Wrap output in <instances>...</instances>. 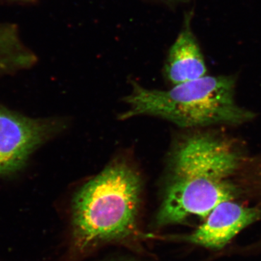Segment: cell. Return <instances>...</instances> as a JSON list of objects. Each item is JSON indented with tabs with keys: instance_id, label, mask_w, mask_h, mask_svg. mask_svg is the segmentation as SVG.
I'll use <instances>...</instances> for the list:
<instances>
[{
	"instance_id": "obj_8",
	"label": "cell",
	"mask_w": 261,
	"mask_h": 261,
	"mask_svg": "<svg viewBox=\"0 0 261 261\" xmlns=\"http://www.w3.org/2000/svg\"><path fill=\"white\" fill-rule=\"evenodd\" d=\"M160 3L168 5V6H176L180 3H186L188 0H156Z\"/></svg>"
},
{
	"instance_id": "obj_4",
	"label": "cell",
	"mask_w": 261,
	"mask_h": 261,
	"mask_svg": "<svg viewBox=\"0 0 261 261\" xmlns=\"http://www.w3.org/2000/svg\"><path fill=\"white\" fill-rule=\"evenodd\" d=\"M239 163L238 152L226 140L200 134L187 137L176 146L169 168L211 179L226 180Z\"/></svg>"
},
{
	"instance_id": "obj_6",
	"label": "cell",
	"mask_w": 261,
	"mask_h": 261,
	"mask_svg": "<svg viewBox=\"0 0 261 261\" xmlns=\"http://www.w3.org/2000/svg\"><path fill=\"white\" fill-rule=\"evenodd\" d=\"M260 220L258 206L249 207L234 200L225 201L216 206L195 231L176 237V240L218 252L229 246L243 230Z\"/></svg>"
},
{
	"instance_id": "obj_7",
	"label": "cell",
	"mask_w": 261,
	"mask_h": 261,
	"mask_svg": "<svg viewBox=\"0 0 261 261\" xmlns=\"http://www.w3.org/2000/svg\"><path fill=\"white\" fill-rule=\"evenodd\" d=\"M193 14V10L185 14L181 32L168 51L164 73L173 85L197 80L207 73L204 57L192 30Z\"/></svg>"
},
{
	"instance_id": "obj_1",
	"label": "cell",
	"mask_w": 261,
	"mask_h": 261,
	"mask_svg": "<svg viewBox=\"0 0 261 261\" xmlns=\"http://www.w3.org/2000/svg\"><path fill=\"white\" fill-rule=\"evenodd\" d=\"M142 190L140 175L123 161L111 163L84 184L72 201L75 250L87 251L135 232Z\"/></svg>"
},
{
	"instance_id": "obj_2",
	"label": "cell",
	"mask_w": 261,
	"mask_h": 261,
	"mask_svg": "<svg viewBox=\"0 0 261 261\" xmlns=\"http://www.w3.org/2000/svg\"><path fill=\"white\" fill-rule=\"evenodd\" d=\"M234 87L231 75H205L169 90L146 89L134 82L132 93L125 98L128 109L121 119L155 116L182 128L250 121L255 115L237 104Z\"/></svg>"
},
{
	"instance_id": "obj_5",
	"label": "cell",
	"mask_w": 261,
	"mask_h": 261,
	"mask_svg": "<svg viewBox=\"0 0 261 261\" xmlns=\"http://www.w3.org/2000/svg\"><path fill=\"white\" fill-rule=\"evenodd\" d=\"M238 188L226 180H213L200 186L164 189L154 220L157 227L186 223L192 217L205 220L216 206L238 197Z\"/></svg>"
},
{
	"instance_id": "obj_3",
	"label": "cell",
	"mask_w": 261,
	"mask_h": 261,
	"mask_svg": "<svg viewBox=\"0 0 261 261\" xmlns=\"http://www.w3.org/2000/svg\"><path fill=\"white\" fill-rule=\"evenodd\" d=\"M61 128L58 121L29 118L0 106V176L21 169L31 154Z\"/></svg>"
}]
</instances>
